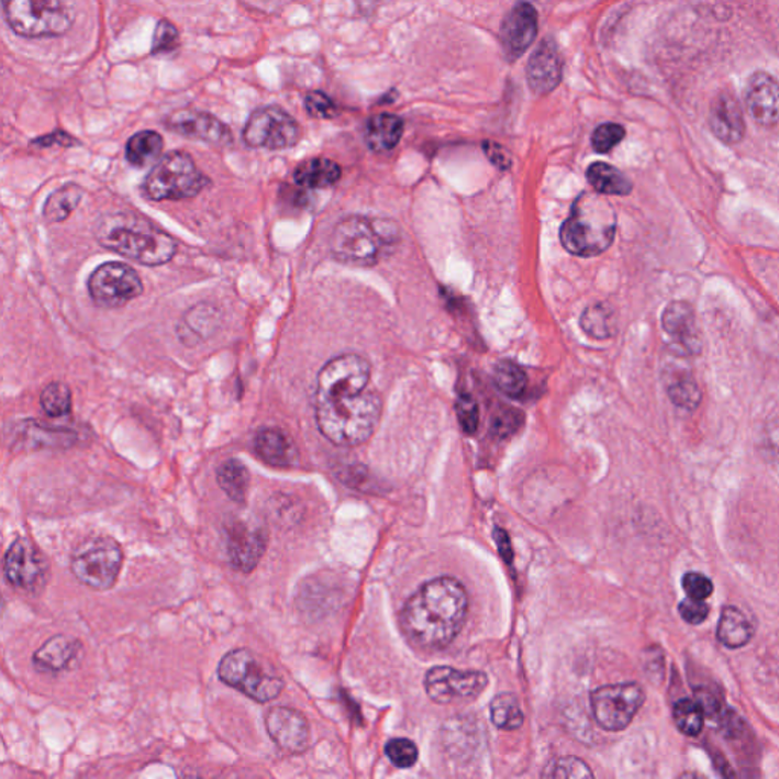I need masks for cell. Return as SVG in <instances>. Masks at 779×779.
I'll return each mask as SVG.
<instances>
[{
  "label": "cell",
  "instance_id": "cell-1",
  "mask_svg": "<svg viewBox=\"0 0 779 779\" xmlns=\"http://www.w3.org/2000/svg\"><path fill=\"white\" fill-rule=\"evenodd\" d=\"M369 382L367 375L349 374L318 383L315 421L320 433L334 445H363L378 429L382 401Z\"/></svg>",
  "mask_w": 779,
  "mask_h": 779
},
{
  "label": "cell",
  "instance_id": "cell-2",
  "mask_svg": "<svg viewBox=\"0 0 779 779\" xmlns=\"http://www.w3.org/2000/svg\"><path fill=\"white\" fill-rule=\"evenodd\" d=\"M469 597L461 581L437 577L407 601L401 627L407 639L423 650H441L456 639L468 616Z\"/></svg>",
  "mask_w": 779,
  "mask_h": 779
},
{
  "label": "cell",
  "instance_id": "cell-3",
  "mask_svg": "<svg viewBox=\"0 0 779 779\" xmlns=\"http://www.w3.org/2000/svg\"><path fill=\"white\" fill-rule=\"evenodd\" d=\"M101 247L145 267H160L177 255L176 240L140 213H105L94 225Z\"/></svg>",
  "mask_w": 779,
  "mask_h": 779
},
{
  "label": "cell",
  "instance_id": "cell-4",
  "mask_svg": "<svg viewBox=\"0 0 779 779\" xmlns=\"http://www.w3.org/2000/svg\"><path fill=\"white\" fill-rule=\"evenodd\" d=\"M616 233V215L601 193L577 197L571 213L560 229L565 251L579 258H596L611 247Z\"/></svg>",
  "mask_w": 779,
  "mask_h": 779
},
{
  "label": "cell",
  "instance_id": "cell-5",
  "mask_svg": "<svg viewBox=\"0 0 779 779\" xmlns=\"http://www.w3.org/2000/svg\"><path fill=\"white\" fill-rule=\"evenodd\" d=\"M397 240V229L386 221L350 215L338 221L331 235V252L340 263L371 267L381 258L383 248Z\"/></svg>",
  "mask_w": 779,
  "mask_h": 779
},
{
  "label": "cell",
  "instance_id": "cell-6",
  "mask_svg": "<svg viewBox=\"0 0 779 779\" xmlns=\"http://www.w3.org/2000/svg\"><path fill=\"white\" fill-rule=\"evenodd\" d=\"M212 181L186 152H171L154 164L142 185L152 201H183L199 197Z\"/></svg>",
  "mask_w": 779,
  "mask_h": 779
},
{
  "label": "cell",
  "instance_id": "cell-7",
  "mask_svg": "<svg viewBox=\"0 0 779 779\" xmlns=\"http://www.w3.org/2000/svg\"><path fill=\"white\" fill-rule=\"evenodd\" d=\"M2 10L8 26L21 37H62L73 27L65 0H2Z\"/></svg>",
  "mask_w": 779,
  "mask_h": 779
},
{
  "label": "cell",
  "instance_id": "cell-8",
  "mask_svg": "<svg viewBox=\"0 0 779 779\" xmlns=\"http://www.w3.org/2000/svg\"><path fill=\"white\" fill-rule=\"evenodd\" d=\"M219 678L225 686L235 688L259 703L279 698L285 688L282 676L270 670L259 656L247 648H236L224 655L220 660Z\"/></svg>",
  "mask_w": 779,
  "mask_h": 779
},
{
  "label": "cell",
  "instance_id": "cell-9",
  "mask_svg": "<svg viewBox=\"0 0 779 779\" xmlns=\"http://www.w3.org/2000/svg\"><path fill=\"white\" fill-rule=\"evenodd\" d=\"M124 564L121 545L110 536L82 541L73 553L70 569L86 587L105 591L116 583Z\"/></svg>",
  "mask_w": 779,
  "mask_h": 779
},
{
  "label": "cell",
  "instance_id": "cell-10",
  "mask_svg": "<svg viewBox=\"0 0 779 779\" xmlns=\"http://www.w3.org/2000/svg\"><path fill=\"white\" fill-rule=\"evenodd\" d=\"M300 137L302 129L299 122L278 105L255 110L243 130L245 145L270 152L292 148L299 144Z\"/></svg>",
  "mask_w": 779,
  "mask_h": 779
},
{
  "label": "cell",
  "instance_id": "cell-11",
  "mask_svg": "<svg viewBox=\"0 0 779 779\" xmlns=\"http://www.w3.org/2000/svg\"><path fill=\"white\" fill-rule=\"evenodd\" d=\"M646 694L635 682L597 688L591 694L596 722L609 733H620L631 725L643 706Z\"/></svg>",
  "mask_w": 779,
  "mask_h": 779
},
{
  "label": "cell",
  "instance_id": "cell-12",
  "mask_svg": "<svg viewBox=\"0 0 779 779\" xmlns=\"http://www.w3.org/2000/svg\"><path fill=\"white\" fill-rule=\"evenodd\" d=\"M87 290L98 307L116 310L140 298L144 292L141 276L124 263H105L94 268Z\"/></svg>",
  "mask_w": 779,
  "mask_h": 779
},
{
  "label": "cell",
  "instance_id": "cell-13",
  "mask_svg": "<svg viewBox=\"0 0 779 779\" xmlns=\"http://www.w3.org/2000/svg\"><path fill=\"white\" fill-rule=\"evenodd\" d=\"M488 683V676L482 671L457 670L453 667H433L425 676L426 694L438 705L477 699Z\"/></svg>",
  "mask_w": 779,
  "mask_h": 779
},
{
  "label": "cell",
  "instance_id": "cell-14",
  "mask_svg": "<svg viewBox=\"0 0 779 779\" xmlns=\"http://www.w3.org/2000/svg\"><path fill=\"white\" fill-rule=\"evenodd\" d=\"M3 571L14 588L38 592L46 585L49 564L33 541L18 537L8 548Z\"/></svg>",
  "mask_w": 779,
  "mask_h": 779
},
{
  "label": "cell",
  "instance_id": "cell-15",
  "mask_svg": "<svg viewBox=\"0 0 779 779\" xmlns=\"http://www.w3.org/2000/svg\"><path fill=\"white\" fill-rule=\"evenodd\" d=\"M265 727L280 750L300 755L310 747L311 727L300 711L290 706H275L265 715Z\"/></svg>",
  "mask_w": 779,
  "mask_h": 779
},
{
  "label": "cell",
  "instance_id": "cell-16",
  "mask_svg": "<svg viewBox=\"0 0 779 779\" xmlns=\"http://www.w3.org/2000/svg\"><path fill=\"white\" fill-rule=\"evenodd\" d=\"M267 544V532L258 525L235 521L227 527V555L236 571L248 575L258 567Z\"/></svg>",
  "mask_w": 779,
  "mask_h": 779
},
{
  "label": "cell",
  "instance_id": "cell-17",
  "mask_svg": "<svg viewBox=\"0 0 779 779\" xmlns=\"http://www.w3.org/2000/svg\"><path fill=\"white\" fill-rule=\"evenodd\" d=\"M166 129L188 137V140L205 142L213 146L233 144L231 129L211 113L201 110H179L169 114L165 122Z\"/></svg>",
  "mask_w": 779,
  "mask_h": 779
},
{
  "label": "cell",
  "instance_id": "cell-18",
  "mask_svg": "<svg viewBox=\"0 0 779 779\" xmlns=\"http://www.w3.org/2000/svg\"><path fill=\"white\" fill-rule=\"evenodd\" d=\"M745 102L747 112L758 125L779 124V82L772 75L754 74L747 81Z\"/></svg>",
  "mask_w": 779,
  "mask_h": 779
},
{
  "label": "cell",
  "instance_id": "cell-19",
  "mask_svg": "<svg viewBox=\"0 0 779 779\" xmlns=\"http://www.w3.org/2000/svg\"><path fill=\"white\" fill-rule=\"evenodd\" d=\"M564 73V62L552 38H545L530 57L527 81L533 93L544 97L559 86Z\"/></svg>",
  "mask_w": 779,
  "mask_h": 779
},
{
  "label": "cell",
  "instance_id": "cell-20",
  "mask_svg": "<svg viewBox=\"0 0 779 779\" xmlns=\"http://www.w3.org/2000/svg\"><path fill=\"white\" fill-rule=\"evenodd\" d=\"M537 11L530 3H520L510 11L501 26V42L510 58L521 57L535 42L539 25Z\"/></svg>",
  "mask_w": 779,
  "mask_h": 779
},
{
  "label": "cell",
  "instance_id": "cell-21",
  "mask_svg": "<svg viewBox=\"0 0 779 779\" xmlns=\"http://www.w3.org/2000/svg\"><path fill=\"white\" fill-rule=\"evenodd\" d=\"M664 331L674 340L682 355H698L702 350V337L693 308L687 302H671L663 314Z\"/></svg>",
  "mask_w": 779,
  "mask_h": 779
},
{
  "label": "cell",
  "instance_id": "cell-22",
  "mask_svg": "<svg viewBox=\"0 0 779 779\" xmlns=\"http://www.w3.org/2000/svg\"><path fill=\"white\" fill-rule=\"evenodd\" d=\"M710 129L715 137L727 145H735L745 137L746 125L742 107L733 94L720 93L711 104Z\"/></svg>",
  "mask_w": 779,
  "mask_h": 779
},
{
  "label": "cell",
  "instance_id": "cell-23",
  "mask_svg": "<svg viewBox=\"0 0 779 779\" xmlns=\"http://www.w3.org/2000/svg\"><path fill=\"white\" fill-rule=\"evenodd\" d=\"M253 446L260 460L275 468H291L299 461L298 446L280 429H272V426L260 429L256 433Z\"/></svg>",
  "mask_w": 779,
  "mask_h": 779
},
{
  "label": "cell",
  "instance_id": "cell-24",
  "mask_svg": "<svg viewBox=\"0 0 779 779\" xmlns=\"http://www.w3.org/2000/svg\"><path fill=\"white\" fill-rule=\"evenodd\" d=\"M81 648L82 644L74 636L55 635L35 652L34 666L43 674H60L73 666Z\"/></svg>",
  "mask_w": 779,
  "mask_h": 779
},
{
  "label": "cell",
  "instance_id": "cell-25",
  "mask_svg": "<svg viewBox=\"0 0 779 779\" xmlns=\"http://www.w3.org/2000/svg\"><path fill=\"white\" fill-rule=\"evenodd\" d=\"M292 179L300 188L326 189L342 179V168H340L337 162L324 159V157H315V159L302 162L294 169Z\"/></svg>",
  "mask_w": 779,
  "mask_h": 779
},
{
  "label": "cell",
  "instance_id": "cell-26",
  "mask_svg": "<svg viewBox=\"0 0 779 779\" xmlns=\"http://www.w3.org/2000/svg\"><path fill=\"white\" fill-rule=\"evenodd\" d=\"M403 134V122L394 114L381 113L371 118L367 122L366 140L367 146L375 153H387L397 148Z\"/></svg>",
  "mask_w": 779,
  "mask_h": 779
},
{
  "label": "cell",
  "instance_id": "cell-27",
  "mask_svg": "<svg viewBox=\"0 0 779 779\" xmlns=\"http://www.w3.org/2000/svg\"><path fill=\"white\" fill-rule=\"evenodd\" d=\"M755 628L745 612L735 606H726L720 615L717 638L727 648H742L754 638Z\"/></svg>",
  "mask_w": 779,
  "mask_h": 779
},
{
  "label": "cell",
  "instance_id": "cell-28",
  "mask_svg": "<svg viewBox=\"0 0 779 779\" xmlns=\"http://www.w3.org/2000/svg\"><path fill=\"white\" fill-rule=\"evenodd\" d=\"M164 137L153 130L136 133L126 142V160L134 168H146L148 165L157 164L164 152Z\"/></svg>",
  "mask_w": 779,
  "mask_h": 779
},
{
  "label": "cell",
  "instance_id": "cell-29",
  "mask_svg": "<svg viewBox=\"0 0 779 779\" xmlns=\"http://www.w3.org/2000/svg\"><path fill=\"white\" fill-rule=\"evenodd\" d=\"M85 189L80 185L67 183L47 197L43 205V219L47 223H63L73 215L75 209L80 205Z\"/></svg>",
  "mask_w": 779,
  "mask_h": 779
},
{
  "label": "cell",
  "instance_id": "cell-30",
  "mask_svg": "<svg viewBox=\"0 0 779 779\" xmlns=\"http://www.w3.org/2000/svg\"><path fill=\"white\" fill-rule=\"evenodd\" d=\"M216 481L232 501L238 502V504H244L247 501L251 472L244 463L236 460V458L225 460L216 470Z\"/></svg>",
  "mask_w": 779,
  "mask_h": 779
},
{
  "label": "cell",
  "instance_id": "cell-31",
  "mask_svg": "<svg viewBox=\"0 0 779 779\" xmlns=\"http://www.w3.org/2000/svg\"><path fill=\"white\" fill-rule=\"evenodd\" d=\"M587 179L594 191L601 196L624 197L632 192L631 180L620 169L603 162L589 166Z\"/></svg>",
  "mask_w": 779,
  "mask_h": 779
},
{
  "label": "cell",
  "instance_id": "cell-32",
  "mask_svg": "<svg viewBox=\"0 0 779 779\" xmlns=\"http://www.w3.org/2000/svg\"><path fill=\"white\" fill-rule=\"evenodd\" d=\"M667 393L670 401L679 409L694 411L702 401L698 382L690 371H675L667 382Z\"/></svg>",
  "mask_w": 779,
  "mask_h": 779
},
{
  "label": "cell",
  "instance_id": "cell-33",
  "mask_svg": "<svg viewBox=\"0 0 779 779\" xmlns=\"http://www.w3.org/2000/svg\"><path fill=\"white\" fill-rule=\"evenodd\" d=\"M580 326L592 338L614 337L616 332L615 312L608 304H592L581 314Z\"/></svg>",
  "mask_w": 779,
  "mask_h": 779
},
{
  "label": "cell",
  "instance_id": "cell-34",
  "mask_svg": "<svg viewBox=\"0 0 779 779\" xmlns=\"http://www.w3.org/2000/svg\"><path fill=\"white\" fill-rule=\"evenodd\" d=\"M493 382L502 394L509 398H520L527 389L528 378L524 369L510 359H501L493 369Z\"/></svg>",
  "mask_w": 779,
  "mask_h": 779
},
{
  "label": "cell",
  "instance_id": "cell-35",
  "mask_svg": "<svg viewBox=\"0 0 779 779\" xmlns=\"http://www.w3.org/2000/svg\"><path fill=\"white\" fill-rule=\"evenodd\" d=\"M490 717H492L493 725L504 731H515L524 723L520 702L512 693H501L492 700Z\"/></svg>",
  "mask_w": 779,
  "mask_h": 779
},
{
  "label": "cell",
  "instance_id": "cell-36",
  "mask_svg": "<svg viewBox=\"0 0 779 779\" xmlns=\"http://www.w3.org/2000/svg\"><path fill=\"white\" fill-rule=\"evenodd\" d=\"M705 710L693 699H680L674 706L676 726L683 735L695 737L702 733L705 723Z\"/></svg>",
  "mask_w": 779,
  "mask_h": 779
},
{
  "label": "cell",
  "instance_id": "cell-37",
  "mask_svg": "<svg viewBox=\"0 0 779 779\" xmlns=\"http://www.w3.org/2000/svg\"><path fill=\"white\" fill-rule=\"evenodd\" d=\"M41 405L49 418H63L73 411V391L65 382L47 383L41 394Z\"/></svg>",
  "mask_w": 779,
  "mask_h": 779
},
{
  "label": "cell",
  "instance_id": "cell-38",
  "mask_svg": "<svg viewBox=\"0 0 779 779\" xmlns=\"http://www.w3.org/2000/svg\"><path fill=\"white\" fill-rule=\"evenodd\" d=\"M524 423V413L513 407H501L490 421V433L497 438H508L520 431Z\"/></svg>",
  "mask_w": 779,
  "mask_h": 779
},
{
  "label": "cell",
  "instance_id": "cell-39",
  "mask_svg": "<svg viewBox=\"0 0 779 779\" xmlns=\"http://www.w3.org/2000/svg\"><path fill=\"white\" fill-rule=\"evenodd\" d=\"M544 778H592L594 774L587 763L576 757L555 759L542 774Z\"/></svg>",
  "mask_w": 779,
  "mask_h": 779
},
{
  "label": "cell",
  "instance_id": "cell-40",
  "mask_svg": "<svg viewBox=\"0 0 779 779\" xmlns=\"http://www.w3.org/2000/svg\"><path fill=\"white\" fill-rule=\"evenodd\" d=\"M386 754L399 769H410L419 759L418 746L409 738L390 739L386 746Z\"/></svg>",
  "mask_w": 779,
  "mask_h": 779
},
{
  "label": "cell",
  "instance_id": "cell-41",
  "mask_svg": "<svg viewBox=\"0 0 779 779\" xmlns=\"http://www.w3.org/2000/svg\"><path fill=\"white\" fill-rule=\"evenodd\" d=\"M456 414L463 433L476 434L480 425V409L476 399L468 393H463L456 401Z\"/></svg>",
  "mask_w": 779,
  "mask_h": 779
},
{
  "label": "cell",
  "instance_id": "cell-42",
  "mask_svg": "<svg viewBox=\"0 0 779 779\" xmlns=\"http://www.w3.org/2000/svg\"><path fill=\"white\" fill-rule=\"evenodd\" d=\"M180 45V34L174 23L160 21L153 35L152 53L154 55L171 54Z\"/></svg>",
  "mask_w": 779,
  "mask_h": 779
},
{
  "label": "cell",
  "instance_id": "cell-43",
  "mask_svg": "<svg viewBox=\"0 0 779 779\" xmlns=\"http://www.w3.org/2000/svg\"><path fill=\"white\" fill-rule=\"evenodd\" d=\"M624 136H626V130L619 124L609 122V124L597 126L594 134H592V148L597 153L606 154L612 152L624 140Z\"/></svg>",
  "mask_w": 779,
  "mask_h": 779
},
{
  "label": "cell",
  "instance_id": "cell-44",
  "mask_svg": "<svg viewBox=\"0 0 779 779\" xmlns=\"http://www.w3.org/2000/svg\"><path fill=\"white\" fill-rule=\"evenodd\" d=\"M304 109L315 120H332L338 114L337 104L326 93L319 92V90L307 94Z\"/></svg>",
  "mask_w": 779,
  "mask_h": 779
},
{
  "label": "cell",
  "instance_id": "cell-45",
  "mask_svg": "<svg viewBox=\"0 0 779 779\" xmlns=\"http://www.w3.org/2000/svg\"><path fill=\"white\" fill-rule=\"evenodd\" d=\"M682 588L687 597L694 600H706L714 592L713 581L700 572H687L682 577Z\"/></svg>",
  "mask_w": 779,
  "mask_h": 779
},
{
  "label": "cell",
  "instance_id": "cell-46",
  "mask_svg": "<svg viewBox=\"0 0 779 779\" xmlns=\"http://www.w3.org/2000/svg\"><path fill=\"white\" fill-rule=\"evenodd\" d=\"M679 614L688 624H702L710 615V608L705 600H694L688 597L679 604Z\"/></svg>",
  "mask_w": 779,
  "mask_h": 779
},
{
  "label": "cell",
  "instance_id": "cell-47",
  "mask_svg": "<svg viewBox=\"0 0 779 779\" xmlns=\"http://www.w3.org/2000/svg\"><path fill=\"white\" fill-rule=\"evenodd\" d=\"M482 148H485L486 156L492 162V165H496L497 168L502 169V171H505V169H509L510 165H512L510 154L504 146L496 144V142H485Z\"/></svg>",
  "mask_w": 779,
  "mask_h": 779
},
{
  "label": "cell",
  "instance_id": "cell-48",
  "mask_svg": "<svg viewBox=\"0 0 779 779\" xmlns=\"http://www.w3.org/2000/svg\"><path fill=\"white\" fill-rule=\"evenodd\" d=\"M33 144L41 146V148H47V146H53L55 144L62 146H74L80 144V142L65 132H55L47 134V136L41 137V140H35Z\"/></svg>",
  "mask_w": 779,
  "mask_h": 779
},
{
  "label": "cell",
  "instance_id": "cell-49",
  "mask_svg": "<svg viewBox=\"0 0 779 779\" xmlns=\"http://www.w3.org/2000/svg\"><path fill=\"white\" fill-rule=\"evenodd\" d=\"M496 541H497L498 547H500L501 556L504 557V560L512 561L513 549H512V544H510L508 533H505L504 530L497 528L496 530Z\"/></svg>",
  "mask_w": 779,
  "mask_h": 779
}]
</instances>
